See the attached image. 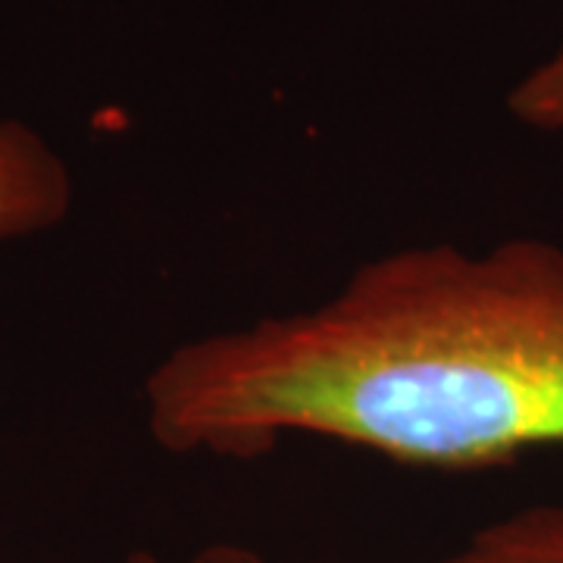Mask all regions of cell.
<instances>
[{"mask_svg": "<svg viewBox=\"0 0 563 563\" xmlns=\"http://www.w3.org/2000/svg\"><path fill=\"white\" fill-rule=\"evenodd\" d=\"M176 457L254 461L288 435L479 470L563 444V247L417 244L320 303L176 344L144 379Z\"/></svg>", "mask_w": 563, "mask_h": 563, "instance_id": "6da1fadb", "label": "cell"}, {"mask_svg": "<svg viewBox=\"0 0 563 563\" xmlns=\"http://www.w3.org/2000/svg\"><path fill=\"white\" fill-rule=\"evenodd\" d=\"M73 201V173L47 139L20 120H0V242L57 229Z\"/></svg>", "mask_w": 563, "mask_h": 563, "instance_id": "7a4b0ae2", "label": "cell"}, {"mask_svg": "<svg viewBox=\"0 0 563 563\" xmlns=\"http://www.w3.org/2000/svg\"><path fill=\"white\" fill-rule=\"evenodd\" d=\"M435 563H563V504L520 507Z\"/></svg>", "mask_w": 563, "mask_h": 563, "instance_id": "3957f363", "label": "cell"}, {"mask_svg": "<svg viewBox=\"0 0 563 563\" xmlns=\"http://www.w3.org/2000/svg\"><path fill=\"white\" fill-rule=\"evenodd\" d=\"M507 110L526 129L563 132V41L507 91Z\"/></svg>", "mask_w": 563, "mask_h": 563, "instance_id": "277c9868", "label": "cell"}, {"mask_svg": "<svg viewBox=\"0 0 563 563\" xmlns=\"http://www.w3.org/2000/svg\"><path fill=\"white\" fill-rule=\"evenodd\" d=\"M125 563H269L263 558L261 551H254V548H247V544L239 542H217V544H207L201 551H191L188 558H161V554H154V551H139V554H132Z\"/></svg>", "mask_w": 563, "mask_h": 563, "instance_id": "5b68a950", "label": "cell"}]
</instances>
